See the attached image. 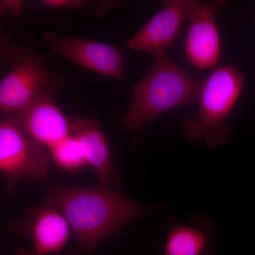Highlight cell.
<instances>
[{
  "mask_svg": "<svg viewBox=\"0 0 255 255\" xmlns=\"http://www.w3.org/2000/svg\"><path fill=\"white\" fill-rule=\"evenodd\" d=\"M26 255H30V253H28V254H26Z\"/></svg>",
  "mask_w": 255,
  "mask_h": 255,
  "instance_id": "ac0fdd59",
  "label": "cell"
},
{
  "mask_svg": "<svg viewBox=\"0 0 255 255\" xmlns=\"http://www.w3.org/2000/svg\"><path fill=\"white\" fill-rule=\"evenodd\" d=\"M158 10L139 31L124 43L130 49L144 52L155 57L167 55L172 41L187 18L184 0L164 1Z\"/></svg>",
  "mask_w": 255,
  "mask_h": 255,
  "instance_id": "30bf717a",
  "label": "cell"
},
{
  "mask_svg": "<svg viewBox=\"0 0 255 255\" xmlns=\"http://www.w3.org/2000/svg\"><path fill=\"white\" fill-rule=\"evenodd\" d=\"M42 38L53 52L79 66L116 80L124 78L122 50L118 46L50 31L42 33Z\"/></svg>",
  "mask_w": 255,
  "mask_h": 255,
  "instance_id": "52a82bcc",
  "label": "cell"
},
{
  "mask_svg": "<svg viewBox=\"0 0 255 255\" xmlns=\"http://www.w3.org/2000/svg\"><path fill=\"white\" fill-rule=\"evenodd\" d=\"M9 228L16 236L31 239L34 255L61 253L71 230L59 210L45 201L11 221Z\"/></svg>",
  "mask_w": 255,
  "mask_h": 255,
  "instance_id": "ba28073f",
  "label": "cell"
},
{
  "mask_svg": "<svg viewBox=\"0 0 255 255\" xmlns=\"http://www.w3.org/2000/svg\"><path fill=\"white\" fill-rule=\"evenodd\" d=\"M244 75L232 65L211 70L201 82L198 97V113L183 125V132L192 139L203 138L209 147L224 143L231 133L225 124L244 87Z\"/></svg>",
  "mask_w": 255,
  "mask_h": 255,
  "instance_id": "3957f363",
  "label": "cell"
},
{
  "mask_svg": "<svg viewBox=\"0 0 255 255\" xmlns=\"http://www.w3.org/2000/svg\"><path fill=\"white\" fill-rule=\"evenodd\" d=\"M49 150L53 163L62 170L75 172L87 164L81 145L73 134L50 146Z\"/></svg>",
  "mask_w": 255,
  "mask_h": 255,
  "instance_id": "4fadbf2b",
  "label": "cell"
},
{
  "mask_svg": "<svg viewBox=\"0 0 255 255\" xmlns=\"http://www.w3.org/2000/svg\"><path fill=\"white\" fill-rule=\"evenodd\" d=\"M55 93L41 96L23 112L6 115L24 133L48 147L68 136L70 132V121L55 105Z\"/></svg>",
  "mask_w": 255,
  "mask_h": 255,
  "instance_id": "9c48e42d",
  "label": "cell"
},
{
  "mask_svg": "<svg viewBox=\"0 0 255 255\" xmlns=\"http://www.w3.org/2000/svg\"><path fill=\"white\" fill-rule=\"evenodd\" d=\"M44 201L65 216L82 255H95L102 242L150 210L102 184L94 187L53 186Z\"/></svg>",
  "mask_w": 255,
  "mask_h": 255,
  "instance_id": "6da1fadb",
  "label": "cell"
},
{
  "mask_svg": "<svg viewBox=\"0 0 255 255\" xmlns=\"http://www.w3.org/2000/svg\"><path fill=\"white\" fill-rule=\"evenodd\" d=\"M1 14L8 13L10 16H16L21 14L23 2L18 0H9L0 1Z\"/></svg>",
  "mask_w": 255,
  "mask_h": 255,
  "instance_id": "9a60e30c",
  "label": "cell"
},
{
  "mask_svg": "<svg viewBox=\"0 0 255 255\" xmlns=\"http://www.w3.org/2000/svg\"><path fill=\"white\" fill-rule=\"evenodd\" d=\"M1 55L10 65L0 82V110L3 115L23 112L41 96L57 92L63 86V80L50 71L45 55L14 44L4 48Z\"/></svg>",
  "mask_w": 255,
  "mask_h": 255,
  "instance_id": "277c9868",
  "label": "cell"
},
{
  "mask_svg": "<svg viewBox=\"0 0 255 255\" xmlns=\"http://www.w3.org/2000/svg\"><path fill=\"white\" fill-rule=\"evenodd\" d=\"M209 239L196 225H175L166 239L163 255H203L207 253Z\"/></svg>",
  "mask_w": 255,
  "mask_h": 255,
  "instance_id": "7c38bea8",
  "label": "cell"
},
{
  "mask_svg": "<svg viewBox=\"0 0 255 255\" xmlns=\"http://www.w3.org/2000/svg\"><path fill=\"white\" fill-rule=\"evenodd\" d=\"M189 19L183 49L191 66L197 70H214L221 55V38L216 15L227 4L223 0H184Z\"/></svg>",
  "mask_w": 255,
  "mask_h": 255,
  "instance_id": "8992f818",
  "label": "cell"
},
{
  "mask_svg": "<svg viewBox=\"0 0 255 255\" xmlns=\"http://www.w3.org/2000/svg\"><path fill=\"white\" fill-rule=\"evenodd\" d=\"M28 253H29V252H28L27 250L25 249V248H16L12 253L4 254V255H26Z\"/></svg>",
  "mask_w": 255,
  "mask_h": 255,
  "instance_id": "e0dca14e",
  "label": "cell"
},
{
  "mask_svg": "<svg viewBox=\"0 0 255 255\" xmlns=\"http://www.w3.org/2000/svg\"><path fill=\"white\" fill-rule=\"evenodd\" d=\"M49 157L43 145L28 136L3 115L0 122V170L8 197L21 181L37 182L48 174Z\"/></svg>",
  "mask_w": 255,
  "mask_h": 255,
  "instance_id": "5b68a950",
  "label": "cell"
},
{
  "mask_svg": "<svg viewBox=\"0 0 255 255\" xmlns=\"http://www.w3.org/2000/svg\"><path fill=\"white\" fill-rule=\"evenodd\" d=\"M201 81L190 76L167 55L154 58L146 74L132 87L130 104L119 124L138 135L146 124L170 111L197 102Z\"/></svg>",
  "mask_w": 255,
  "mask_h": 255,
  "instance_id": "7a4b0ae2",
  "label": "cell"
},
{
  "mask_svg": "<svg viewBox=\"0 0 255 255\" xmlns=\"http://www.w3.org/2000/svg\"><path fill=\"white\" fill-rule=\"evenodd\" d=\"M41 4L53 9H78L88 4L85 0H43Z\"/></svg>",
  "mask_w": 255,
  "mask_h": 255,
  "instance_id": "5bb4252c",
  "label": "cell"
},
{
  "mask_svg": "<svg viewBox=\"0 0 255 255\" xmlns=\"http://www.w3.org/2000/svg\"><path fill=\"white\" fill-rule=\"evenodd\" d=\"M114 4L113 1H100V4L97 7V14L100 16L105 15Z\"/></svg>",
  "mask_w": 255,
  "mask_h": 255,
  "instance_id": "2e32d148",
  "label": "cell"
},
{
  "mask_svg": "<svg viewBox=\"0 0 255 255\" xmlns=\"http://www.w3.org/2000/svg\"><path fill=\"white\" fill-rule=\"evenodd\" d=\"M70 132L80 142L84 155L102 185L113 186L122 178L111 156L110 147L100 124L95 119L78 118L70 121Z\"/></svg>",
  "mask_w": 255,
  "mask_h": 255,
  "instance_id": "8fae6325",
  "label": "cell"
}]
</instances>
